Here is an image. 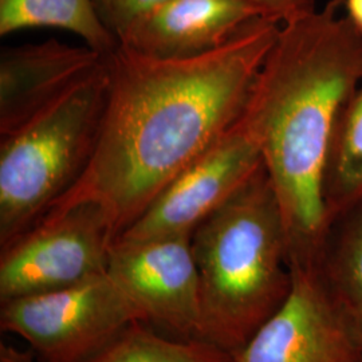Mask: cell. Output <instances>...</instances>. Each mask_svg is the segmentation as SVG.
<instances>
[{"label":"cell","mask_w":362,"mask_h":362,"mask_svg":"<svg viewBox=\"0 0 362 362\" xmlns=\"http://www.w3.org/2000/svg\"><path fill=\"white\" fill-rule=\"evenodd\" d=\"M281 27L255 18L218 49L184 59L119 43L106 55L109 90L89 167L43 216L95 204L116 240L238 122Z\"/></svg>","instance_id":"cell-1"},{"label":"cell","mask_w":362,"mask_h":362,"mask_svg":"<svg viewBox=\"0 0 362 362\" xmlns=\"http://www.w3.org/2000/svg\"><path fill=\"white\" fill-rule=\"evenodd\" d=\"M362 81V34L330 0L284 25L243 112L285 226L288 264L324 266L326 176L337 127Z\"/></svg>","instance_id":"cell-2"},{"label":"cell","mask_w":362,"mask_h":362,"mask_svg":"<svg viewBox=\"0 0 362 362\" xmlns=\"http://www.w3.org/2000/svg\"><path fill=\"white\" fill-rule=\"evenodd\" d=\"M203 336L231 356L242 349L291 288L285 226L264 167L192 233Z\"/></svg>","instance_id":"cell-3"},{"label":"cell","mask_w":362,"mask_h":362,"mask_svg":"<svg viewBox=\"0 0 362 362\" xmlns=\"http://www.w3.org/2000/svg\"><path fill=\"white\" fill-rule=\"evenodd\" d=\"M109 90L105 57L90 77L0 137V248L28 231L89 167Z\"/></svg>","instance_id":"cell-4"},{"label":"cell","mask_w":362,"mask_h":362,"mask_svg":"<svg viewBox=\"0 0 362 362\" xmlns=\"http://www.w3.org/2000/svg\"><path fill=\"white\" fill-rule=\"evenodd\" d=\"M146 322L107 274L65 288L1 302L0 326L38 362H89L136 322Z\"/></svg>","instance_id":"cell-5"},{"label":"cell","mask_w":362,"mask_h":362,"mask_svg":"<svg viewBox=\"0 0 362 362\" xmlns=\"http://www.w3.org/2000/svg\"><path fill=\"white\" fill-rule=\"evenodd\" d=\"M113 242L104 211L95 204L43 216L1 248V302L65 288L107 272Z\"/></svg>","instance_id":"cell-6"},{"label":"cell","mask_w":362,"mask_h":362,"mask_svg":"<svg viewBox=\"0 0 362 362\" xmlns=\"http://www.w3.org/2000/svg\"><path fill=\"white\" fill-rule=\"evenodd\" d=\"M191 235L115 240L107 274L148 324L182 339H203L200 278Z\"/></svg>","instance_id":"cell-7"},{"label":"cell","mask_w":362,"mask_h":362,"mask_svg":"<svg viewBox=\"0 0 362 362\" xmlns=\"http://www.w3.org/2000/svg\"><path fill=\"white\" fill-rule=\"evenodd\" d=\"M291 288L282 306L262 325L233 362H362L325 279L324 267L290 264Z\"/></svg>","instance_id":"cell-8"},{"label":"cell","mask_w":362,"mask_h":362,"mask_svg":"<svg viewBox=\"0 0 362 362\" xmlns=\"http://www.w3.org/2000/svg\"><path fill=\"white\" fill-rule=\"evenodd\" d=\"M263 165L258 141L242 117L185 169L116 240L191 235Z\"/></svg>","instance_id":"cell-9"},{"label":"cell","mask_w":362,"mask_h":362,"mask_svg":"<svg viewBox=\"0 0 362 362\" xmlns=\"http://www.w3.org/2000/svg\"><path fill=\"white\" fill-rule=\"evenodd\" d=\"M89 46L55 39L4 47L0 52V137L55 104L104 65Z\"/></svg>","instance_id":"cell-10"},{"label":"cell","mask_w":362,"mask_h":362,"mask_svg":"<svg viewBox=\"0 0 362 362\" xmlns=\"http://www.w3.org/2000/svg\"><path fill=\"white\" fill-rule=\"evenodd\" d=\"M255 18L240 0H165L139 18L119 43L152 58H192L218 49Z\"/></svg>","instance_id":"cell-11"},{"label":"cell","mask_w":362,"mask_h":362,"mask_svg":"<svg viewBox=\"0 0 362 362\" xmlns=\"http://www.w3.org/2000/svg\"><path fill=\"white\" fill-rule=\"evenodd\" d=\"M37 27L73 33L93 50L109 55L119 46L93 0H0V35Z\"/></svg>","instance_id":"cell-12"},{"label":"cell","mask_w":362,"mask_h":362,"mask_svg":"<svg viewBox=\"0 0 362 362\" xmlns=\"http://www.w3.org/2000/svg\"><path fill=\"white\" fill-rule=\"evenodd\" d=\"M362 200V81L337 127L326 176L332 226Z\"/></svg>","instance_id":"cell-13"},{"label":"cell","mask_w":362,"mask_h":362,"mask_svg":"<svg viewBox=\"0 0 362 362\" xmlns=\"http://www.w3.org/2000/svg\"><path fill=\"white\" fill-rule=\"evenodd\" d=\"M341 218L345 219L341 233L334 245L326 248L324 275L362 350V200Z\"/></svg>","instance_id":"cell-14"},{"label":"cell","mask_w":362,"mask_h":362,"mask_svg":"<svg viewBox=\"0 0 362 362\" xmlns=\"http://www.w3.org/2000/svg\"><path fill=\"white\" fill-rule=\"evenodd\" d=\"M136 322L89 362H233V356L204 339L169 338Z\"/></svg>","instance_id":"cell-15"},{"label":"cell","mask_w":362,"mask_h":362,"mask_svg":"<svg viewBox=\"0 0 362 362\" xmlns=\"http://www.w3.org/2000/svg\"><path fill=\"white\" fill-rule=\"evenodd\" d=\"M105 26L119 40L139 18L165 0H93Z\"/></svg>","instance_id":"cell-16"},{"label":"cell","mask_w":362,"mask_h":362,"mask_svg":"<svg viewBox=\"0 0 362 362\" xmlns=\"http://www.w3.org/2000/svg\"><path fill=\"white\" fill-rule=\"evenodd\" d=\"M250 6L259 18H264L281 26L298 21L317 10L315 0H240Z\"/></svg>","instance_id":"cell-17"},{"label":"cell","mask_w":362,"mask_h":362,"mask_svg":"<svg viewBox=\"0 0 362 362\" xmlns=\"http://www.w3.org/2000/svg\"><path fill=\"white\" fill-rule=\"evenodd\" d=\"M0 362H38L33 351L16 349L13 345L1 344Z\"/></svg>","instance_id":"cell-18"},{"label":"cell","mask_w":362,"mask_h":362,"mask_svg":"<svg viewBox=\"0 0 362 362\" xmlns=\"http://www.w3.org/2000/svg\"><path fill=\"white\" fill-rule=\"evenodd\" d=\"M345 15L362 34V0H344Z\"/></svg>","instance_id":"cell-19"},{"label":"cell","mask_w":362,"mask_h":362,"mask_svg":"<svg viewBox=\"0 0 362 362\" xmlns=\"http://www.w3.org/2000/svg\"></svg>","instance_id":"cell-20"}]
</instances>
